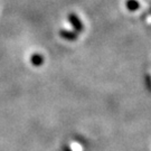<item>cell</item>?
Here are the masks:
<instances>
[{"instance_id":"1","label":"cell","mask_w":151,"mask_h":151,"mask_svg":"<svg viewBox=\"0 0 151 151\" xmlns=\"http://www.w3.org/2000/svg\"><path fill=\"white\" fill-rule=\"evenodd\" d=\"M70 22L73 24V26L76 28V30H83V25L75 15H70Z\"/></svg>"},{"instance_id":"2","label":"cell","mask_w":151,"mask_h":151,"mask_svg":"<svg viewBox=\"0 0 151 151\" xmlns=\"http://www.w3.org/2000/svg\"><path fill=\"white\" fill-rule=\"evenodd\" d=\"M127 7L129 8L130 10H137L139 8V4L135 0H128L127 1Z\"/></svg>"},{"instance_id":"3","label":"cell","mask_w":151,"mask_h":151,"mask_svg":"<svg viewBox=\"0 0 151 151\" xmlns=\"http://www.w3.org/2000/svg\"><path fill=\"white\" fill-rule=\"evenodd\" d=\"M62 36L66 39H75L76 38V35L75 34H72V32H62Z\"/></svg>"},{"instance_id":"4","label":"cell","mask_w":151,"mask_h":151,"mask_svg":"<svg viewBox=\"0 0 151 151\" xmlns=\"http://www.w3.org/2000/svg\"><path fill=\"white\" fill-rule=\"evenodd\" d=\"M32 60H34V64H40V63H42V58H40V56H38V55H37V57L34 56Z\"/></svg>"}]
</instances>
